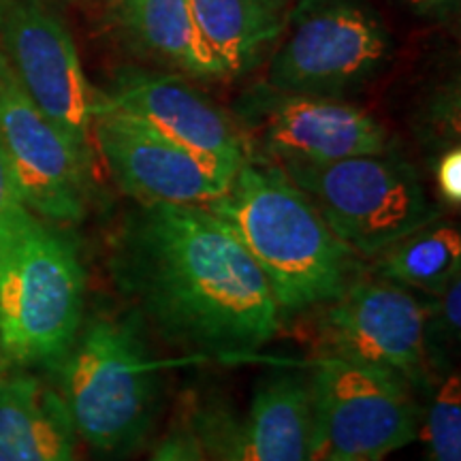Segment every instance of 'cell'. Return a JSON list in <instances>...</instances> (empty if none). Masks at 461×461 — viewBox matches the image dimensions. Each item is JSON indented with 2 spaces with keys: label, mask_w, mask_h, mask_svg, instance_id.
<instances>
[{
  "label": "cell",
  "mask_w": 461,
  "mask_h": 461,
  "mask_svg": "<svg viewBox=\"0 0 461 461\" xmlns=\"http://www.w3.org/2000/svg\"><path fill=\"white\" fill-rule=\"evenodd\" d=\"M278 165L361 261H372L397 240L440 221L414 167L389 152Z\"/></svg>",
  "instance_id": "5b68a950"
},
{
  "label": "cell",
  "mask_w": 461,
  "mask_h": 461,
  "mask_svg": "<svg viewBox=\"0 0 461 461\" xmlns=\"http://www.w3.org/2000/svg\"><path fill=\"white\" fill-rule=\"evenodd\" d=\"M0 45L31 101L86 152L96 92L86 79L65 22L41 0H0Z\"/></svg>",
  "instance_id": "30bf717a"
},
{
  "label": "cell",
  "mask_w": 461,
  "mask_h": 461,
  "mask_svg": "<svg viewBox=\"0 0 461 461\" xmlns=\"http://www.w3.org/2000/svg\"><path fill=\"white\" fill-rule=\"evenodd\" d=\"M319 353L380 367L417 393L431 389L423 357L425 299L380 276L363 274L319 310Z\"/></svg>",
  "instance_id": "9c48e42d"
},
{
  "label": "cell",
  "mask_w": 461,
  "mask_h": 461,
  "mask_svg": "<svg viewBox=\"0 0 461 461\" xmlns=\"http://www.w3.org/2000/svg\"><path fill=\"white\" fill-rule=\"evenodd\" d=\"M230 461H238V459H235V455H230Z\"/></svg>",
  "instance_id": "484cf974"
},
{
  "label": "cell",
  "mask_w": 461,
  "mask_h": 461,
  "mask_svg": "<svg viewBox=\"0 0 461 461\" xmlns=\"http://www.w3.org/2000/svg\"><path fill=\"white\" fill-rule=\"evenodd\" d=\"M109 274L143 327L193 353L248 357L282 327L255 258L203 205L135 203L112 238Z\"/></svg>",
  "instance_id": "6da1fadb"
},
{
  "label": "cell",
  "mask_w": 461,
  "mask_h": 461,
  "mask_svg": "<svg viewBox=\"0 0 461 461\" xmlns=\"http://www.w3.org/2000/svg\"><path fill=\"white\" fill-rule=\"evenodd\" d=\"M148 461H205V455L199 436L182 425L158 442Z\"/></svg>",
  "instance_id": "7402d4cb"
},
{
  "label": "cell",
  "mask_w": 461,
  "mask_h": 461,
  "mask_svg": "<svg viewBox=\"0 0 461 461\" xmlns=\"http://www.w3.org/2000/svg\"><path fill=\"white\" fill-rule=\"evenodd\" d=\"M58 374L60 395L86 445L109 457L143 445L157 419L158 376L135 316L82 322Z\"/></svg>",
  "instance_id": "3957f363"
},
{
  "label": "cell",
  "mask_w": 461,
  "mask_h": 461,
  "mask_svg": "<svg viewBox=\"0 0 461 461\" xmlns=\"http://www.w3.org/2000/svg\"><path fill=\"white\" fill-rule=\"evenodd\" d=\"M77 246L32 216L0 248V350L15 366L58 367L84 322Z\"/></svg>",
  "instance_id": "277c9868"
},
{
  "label": "cell",
  "mask_w": 461,
  "mask_h": 461,
  "mask_svg": "<svg viewBox=\"0 0 461 461\" xmlns=\"http://www.w3.org/2000/svg\"><path fill=\"white\" fill-rule=\"evenodd\" d=\"M105 96L229 177L252 152L233 115L207 99L184 75L124 71Z\"/></svg>",
  "instance_id": "7c38bea8"
},
{
  "label": "cell",
  "mask_w": 461,
  "mask_h": 461,
  "mask_svg": "<svg viewBox=\"0 0 461 461\" xmlns=\"http://www.w3.org/2000/svg\"><path fill=\"white\" fill-rule=\"evenodd\" d=\"M205 43L229 77L250 71L278 43L291 0H190Z\"/></svg>",
  "instance_id": "e0dca14e"
},
{
  "label": "cell",
  "mask_w": 461,
  "mask_h": 461,
  "mask_svg": "<svg viewBox=\"0 0 461 461\" xmlns=\"http://www.w3.org/2000/svg\"><path fill=\"white\" fill-rule=\"evenodd\" d=\"M412 11L425 15H442L453 11L459 5V0H403Z\"/></svg>",
  "instance_id": "cb8c5ba5"
},
{
  "label": "cell",
  "mask_w": 461,
  "mask_h": 461,
  "mask_svg": "<svg viewBox=\"0 0 461 461\" xmlns=\"http://www.w3.org/2000/svg\"><path fill=\"white\" fill-rule=\"evenodd\" d=\"M120 22L131 43L157 65L188 79H229L199 31L190 0H122Z\"/></svg>",
  "instance_id": "9a60e30c"
},
{
  "label": "cell",
  "mask_w": 461,
  "mask_h": 461,
  "mask_svg": "<svg viewBox=\"0 0 461 461\" xmlns=\"http://www.w3.org/2000/svg\"><path fill=\"white\" fill-rule=\"evenodd\" d=\"M461 342V274L425 299L423 357L429 378L440 380L457 372Z\"/></svg>",
  "instance_id": "d6986e66"
},
{
  "label": "cell",
  "mask_w": 461,
  "mask_h": 461,
  "mask_svg": "<svg viewBox=\"0 0 461 461\" xmlns=\"http://www.w3.org/2000/svg\"><path fill=\"white\" fill-rule=\"evenodd\" d=\"M257 132L265 158L274 163H330L389 152L383 124L361 107L333 96L274 92L258 103Z\"/></svg>",
  "instance_id": "4fadbf2b"
},
{
  "label": "cell",
  "mask_w": 461,
  "mask_h": 461,
  "mask_svg": "<svg viewBox=\"0 0 461 461\" xmlns=\"http://www.w3.org/2000/svg\"><path fill=\"white\" fill-rule=\"evenodd\" d=\"M92 148L135 203L210 205L233 177L207 165L152 126L96 95Z\"/></svg>",
  "instance_id": "8fae6325"
},
{
  "label": "cell",
  "mask_w": 461,
  "mask_h": 461,
  "mask_svg": "<svg viewBox=\"0 0 461 461\" xmlns=\"http://www.w3.org/2000/svg\"><path fill=\"white\" fill-rule=\"evenodd\" d=\"M5 366H7V359H5L3 350H0V372H3V370H5Z\"/></svg>",
  "instance_id": "d4e9b609"
},
{
  "label": "cell",
  "mask_w": 461,
  "mask_h": 461,
  "mask_svg": "<svg viewBox=\"0 0 461 461\" xmlns=\"http://www.w3.org/2000/svg\"><path fill=\"white\" fill-rule=\"evenodd\" d=\"M267 68L272 92L342 99L383 71L391 39L359 0H299Z\"/></svg>",
  "instance_id": "8992f818"
},
{
  "label": "cell",
  "mask_w": 461,
  "mask_h": 461,
  "mask_svg": "<svg viewBox=\"0 0 461 461\" xmlns=\"http://www.w3.org/2000/svg\"><path fill=\"white\" fill-rule=\"evenodd\" d=\"M461 269L459 229L429 222L384 248L372 258V274L395 282L408 291L436 295Z\"/></svg>",
  "instance_id": "ac0fdd59"
},
{
  "label": "cell",
  "mask_w": 461,
  "mask_h": 461,
  "mask_svg": "<svg viewBox=\"0 0 461 461\" xmlns=\"http://www.w3.org/2000/svg\"><path fill=\"white\" fill-rule=\"evenodd\" d=\"M436 182L442 199L448 205L459 207L461 203V152L459 148L448 149L436 165Z\"/></svg>",
  "instance_id": "603a6c76"
},
{
  "label": "cell",
  "mask_w": 461,
  "mask_h": 461,
  "mask_svg": "<svg viewBox=\"0 0 461 461\" xmlns=\"http://www.w3.org/2000/svg\"><path fill=\"white\" fill-rule=\"evenodd\" d=\"M0 141L24 205L51 224L82 222L95 190V154L68 140L31 101L0 51Z\"/></svg>",
  "instance_id": "ba28073f"
},
{
  "label": "cell",
  "mask_w": 461,
  "mask_h": 461,
  "mask_svg": "<svg viewBox=\"0 0 461 461\" xmlns=\"http://www.w3.org/2000/svg\"><path fill=\"white\" fill-rule=\"evenodd\" d=\"M62 395L31 374H0V461H79Z\"/></svg>",
  "instance_id": "5bb4252c"
},
{
  "label": "cell",
  "mask_w": 461,
  "mask_h": 461,
  "mask_svg": "<svg viewBox=\"0 0 461 461\" xmlns=\"http://www.w3.org/2000/svg\"><path fill=\"white\" fill-rule=\"evenodd\" d=\"M255 258L280 316L316 312L366 274L312 201L274 160L250 152L210 205Z\"/></svg>",
  "instance_id": "7a4b0ae2"
},
{
  "label": "cell",
  "mask_w": 461,
  "mask_h": 461,
  "mask_svg": "<svg viewBox=\"0 0 461 461\" xmlns=\"http://www.w3.org/2000/svg\"><path fill=\"white\" fill-rule=\"evenodd\" d=\"M423 461H461V383L459 372L436 380L423 408Z\"/></svg>",
  "instance_id": "ffe728a7"
},
{
  "label": "cell",
  "mask_w": 461,
  "mask_h": 461,
  "mask_svg": "<svg viewBox=\"0 0 461 461\" xmlns=\"http://www.w3.org/2000/svg\"><path fill=\"white\" fill-rule=\"evenodd\" d=\"M32 216L34 214L20 197L7 152L0 141V248L7 244Z\"/></svg>",
  "instance_id": "44dd1931"
},
{
  "label": "cell",
  "mask_w": 461,
  "mask_h": 461,
  "mask_svg": "<svg viewBox=\"0 0 461 461\" xmlns=\"http://www.w3.org/2000/svg\"><path fill=\"white\" fill-rule=\"evenodd\" d=\"M310 391L312 461H383L420 436L419 393L393 372L321 357Z\"/></svg>",
  "instance_id": "52a82bcc"
},
{
  "label": "cell",
  "mask_w": 461,
  "mask_h": 461,
  "mask_svg": "<svg viewBox=\"0 0 461 461\" xmlns=\"http://www.w3.org/2000/svg\"><path fill=\"white\" fill-rule=\"evenodd\" d=\"M314 412L310 378L280 374L263 384L248 412L238 461H312Z\"/></svg>",
  "instance_id": "2e32d148"
}]
</instances>
